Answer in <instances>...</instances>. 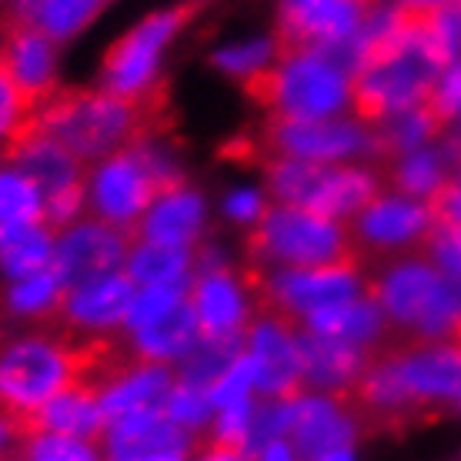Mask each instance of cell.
Listing matches in <instances>:
<instances>
[{
  "label": "cell",
  "instance_id": "6da1fadb",
  "mask_svg": "<svg viewBox=\"0 0 461 461\" xmlns=\"http://www.w3.org/2000/svg\"><path fill=\"white\" fill-rule=\"evenodd\" d=\"M251 265L271 267L285 265L288 271H321V267H345L361 271L365 258L338 221L318 218L301 208H265L248 234Z\"/></svg>",
  "mask_w": 461,
  "mask_h": 461
},
{
  "label": "cell",
  "instance_id": "7a4b0ae2",
  "mask_svg": "<svg viewBox=\"0 0 461 461\" xmlns=\"http://www.w3.org/2000/svg\"><path fill=\"white\" fill-rule=\"evenodd\" d=\"M74 384L68 345L58 331L17 338L0 348V411L17 421L23 445L34 438V415Z\"/></svg>",
  "mask_w": 461,
  "mask_h": 461
},
{
  "label": "cell",
  "instance_id": "3957f363",
  "mask_svg": "<svg viewBox=\"0 0 461 461\" xmlns=\"http://www.w3.org/2000/svg\"><path fill=\"white\" fill-rule=\"evenodd\" d=\"M244 94L267 117H291V121H328L345 104V74L324 64L321 58L271 60L267 68L254 70L241 81Z\"/></svg>",
  "mask_w": 461,
  "mask_h": 461
},
{
  "label": "cell",
  "instance_id": "277c9868",
  "mask_svg": "<svg viewBox=\"0 0 461 461\" xmlns=\"http://www.w3.org/2000/svg\"><path fill=\"white\" fill-rule=\"evenodd\" d=\"M368 355H378L392 365L394 378L415 408L425 404L461 408V341H418L408 331L392 335L388 328V335L368 348Z\"/></svg>",
  "mask_w": 461,
  "mask_h": 461
},
{
  "label": "cell",
  "instance_id": "5b68a950",
  "mask_svg": "<svg viewBox=\"0 0 461 461\" xmlns=\"http://www.w3.org/2000/svg\"><path fill=\"white\" fill-rule=\"evenodd\" d=\"M265 154V167L275 158H298V161L335 164L355 154H375L381 161L378 134L371 127H357L351 121H291V117H267V124L254 134Z\"/></svg>",
  "mask_w": 461,
  "mask_h": 461
},
{
  "label": "cell",
  "instance_id": "8992f818",
  "mask_svg": "<svg viewBox=\"0 0 461 461\" xmlns=\"http://www.w3.org/2000/svg\"><path fill=\"white\" fill-rule=\"evenodd\" d=\"M208 0H187L171 11L150 14L148 21L138 23L134 31H127L101 64V87L111 94H134L154 81V70L161 60V50L167 47L181 27L194 17Z\"/></svg>",
  "mask_w": 461,
  "mask_h": 461
},
{
  "label": "cell",
  "instance_id": "52a82bcc",
  "mask_svg": "<svg viewBox=\"0 0 461 461\" xmlns=\"http://www.w3.org/2000/svg\"><path fill=\"white\" fill-rule=\"evenodd\" d=\"M91 204L97 218L111 228L124 230L131 244H138V228L144 214L158 204V191L144 174L134 150H117L91 171Z\"/></svg>",
  "mask_w": 461,
  "mask_h": 461
},
{
  "label": "cell",
  "instance_id": "ba28073f",
  "mask_svg": "<svg viewBox=\"0 0 461 461\" xmlns=\"http://www.w3.org/2000/svg\"><path fill=\"white\" fill-rule=\"evenodd\" d=\"M438 221L431 214L425 201L402 194H384L378 197L371 208H365L351 221V241L357 244V251L365 258V251H371L375 258H392L398 251H411L421 248L425 238L431 234Z\"/></svg>",
  "mask_w": 461,
  "mask_h": 461
},
{
  "label": "cell",
  "instance_id": "9c48e42d",
  "mask_svg": "<svg viewBox=\"0 0 461 461\" xmlns=\"http://www.w3.org/2000/svg\"><path fill=\"white\" fill-rule=\"evenodd\" d=\"M441 281H445V275L428 261L425 254H408L402 261L388 265L384 271H378L375 277H368L365 294L371 301H378V308L394 328L411 335L431 308Z\"/></svg>",
  "mask_w": 461,
  "mask_h": 461
},
{
  "label": "cell",
  "instance_id": "30bf717a",
  "mask_svg": "<svg viewBox=\"0 0 461 461\" xmlns=\"http://www.w3.org/2000/svg\"><path fill=\"white\" fill-rule=\"evenodd\" d=\"M124 230L111 228L104 221H91V224H77L68 228L64 238L54 244V275L68 291L91 285L97 277L114 275L117 265L127 254Z\"/></svg>",
  "mask_w": 461,
  "mask_h": 461
},
{
  "label": "cell",
  "instance_id": "8fae6325",
  "mask_svg": "<svg viewBox=\"0 0 461 461\" xmlns=\"http://www.w3.org/2000/svg\"><path fill=\"white\" fill-rule=\"evenodd\" d=\"M301 357V375H304V388H318V392L348 394L357 384V378L368 368V348L341 341V338L318 335L312 328H304L294 335Z\"/></svg>",
  "mask_w": 461,
  "mask_h": 461
},
{
  "label": "cell",
  "instance_id": "7c38bea8",
  "mask_svg": "<svg viewBox=\"0 0 461 461\" xmlns=\"http://www.w3.org/2000/svg\"><path fill=\"white\" fill-rule=\"evenodd\" d=\"M288 438L301 458L314 461L328 451L351 448V441L357 438V418L338 398L301 394L294 398V421Z\"/></svg>",
  "mask_w": 461,
  "mask_h": 461
},
{
  "label": "cell",
  "instance_id": "4fadbf2b",
  "mask_svg": "<svg viewBox=\"0 0 461 461\" xmlns=\"http://www.w3.org/2000/svg\"><path fill=\"white\" fill-rule=\"evenodd\" d=\"M138 298L134 281L124 271H114L107 277H97L91 285L68 291L60 308L58 328H84V331H107L114 324L127 321L131 304ZM54 328V331H58Z\"/></svg>",
  "mask_w": 461,
  "mask_h": 461
},
{
  "label": "cell",
  "instance_id": "5bb4252c",
  "mask_svg": "<svg viewBox=\"0 0 461 461\" xmlns=\"http://www.w3.org/2000/svg\"><path fill=\"white\" fill-rule=\"evenodd\" d=\"M251 355L258 361V384L254 392L265 398L294 402L304 392V375H301V357L294 335L285 331L275 321H261L251 328Z\"/></svg>",
  "mask_w": 461,
  "mask_h": 461
},
{
  "label": "cell",
  "instance_id": "9a60e30c",
  "mask_svg": "<svg viewBox=\"0 0 461 461\" xmlns=\"http://www.w3.org/2000/svg\"><path fill=\"white\" fill-rule=\"evenodd\" d=\"M0 161L7 164V167H14L17 174H23V177H31L41 187L44 201L74 185L91 181V171H94L91 164L77 161L70 150H64L58 140L44 138V134L21 140L14 148H4L0 150Z\"/></svg>",
  "mask_w": 461,
  "mask_h": 461
},
{
  "label": "cell",
  "instance_id": "2e32d148",
  "mask_svg": "<svg viewBox=\"0 0 461 461\" xmlns=\"http://www.w3.org/2000/svg\"><path fill=\"white\" fill-rule=\"evenodd\" d=\"M384 174L365 171V167H338L331 164L328 177L321 181L314 201L304 211H312L318 218L345 221L357 218L365 208H371L378 197H384Z\"/></svg>",
  "mask_w": 461,
  "mask_h": 461
},
{
  "label": "cell",
  "instance_id": "e0dca14e",
  "mask_svg": "<svg viewBox=\"0 0 461 461\" xmlns=\"http://www.w3.org/2000/svg\"><path fill=\"white\" fill-rule=\"evenodd\" d=\"M148 451H191V435L164 411H138L107 425V461Z\"/></svg>",
  "mask_w": 461,
  "mask_h": 461
},
{
  "label": "cell",
  "instance_id": "ac0fdd59",
  "mask_svg": "<svg viewBox=\"0 0 461 461\" xmlns=\"http://www.w3.org/2000/svg\"><path fill=\"white\" fill-rule=\"evenodd\" d=\"M187 298L194 304L201 335H234V331H248L251 324L244 318V298L238 281L228 267L221 271H204L197 277Z\"/></svg>",
  "mask_w": 461,
  "mask_h": 461
},
{
  "label": "cell",
  "instance_id": "d6986e66",
  "mask_svg": "<svg viewBox=\"0 0 461 461\" xmlns=\"http://www.w3.org/2000/svg\"><path fill=\"white\" fill-rule=\"evenodd\" d=\"M37 435H68V438L97 441L107 435V418L101 398L87 388H68L34 415Z\"/></svg>",
  "mask_w": 461,
  "mask_h": 461
},
{
  "label": "cell",
  "instance_id": "ffe728a7",
  "mask_svg": "<svg viewBox=\"0 0 461 461\" xmlns=\"http://www.w3.org/2000/svg\"><path fill=\"white\" fill-rule=\"evenodd\" d=\"M174 388V375L167 365L140 361L124 381H117L111 392L101 394V411L107 425L117 418L138 415V411H164V402Z\"/></svg>",
  "mask_w": 461,
  "mask_h": 461
},
{
  "label": "cell",
  "instance_id": "44dd1931",
  "mask_svg": "<svg viewBox=\"0 0 461 461\" xmlns=\"http://www.w3.org/2000/svg\"><path fill=\"white\" fill-rule=\"evenodd\" d=\"M308 328L318 335L341 338L351 345L375 348L381 338L388 335L392 321L384 318V312L378 308V301H371L368 294L357 301H345V304H331V308H318L308 314Z\"/></svg>",
  "mask_w": 461,
  "mask_h": 461
},
{
  "label": "cell",
  "instance_id": "7402d4cb",
  "mask_svg": "<svg viewBox=\"0 0 461 461\" xmlns=\"http://www.w3.org/2000/svg\"><path fill=\"white\" fill-rule=\"evenodd\" d=\"M197 338H201V324H197L191 298H185L174 312L134 331V351H138L140 361L164 365L171 357H185L194 348Z\"/></svg>",
  "mask_w": 461,
  "mask_h": 461
},
{
  "label": "cell",
  "instance_id": "603a6c76",
  "mask_svg": "<svg viewBox=\"0 0 461 461\" xmlns=\"http://www.w3.org/2000/svg\"><path fill=\"white\" fill-rule=\"evenodd\" d=\"M248 348H251V328L234 331V335H201L194 348L181 357V384L211 394V388L228 375L230 365Z\"/></svg>",
  "mask_w": 461,
  "mask_h": 461
},
{
  "label": "cell",
  "instance_id": "cb8c5ba5",
  "mask_svg": "<svg viewBox=\"0 0 461 461\" xmlns=\"http://www.w3.org/2000/svg\"><path fill=\"white\" fill-rule=\"evenodd\" d=\"M204 221V204L201 197L191 191H177V194L161 197L154 208L144 214L138 228L140 241H158V244H191L201 230Z\"/></svg>",
  "mask_w": 461,
  "mask_h": 461
},
{
  "label": "cell",
  "instance_id": "d4e9b609",
  "mask_svg": "<svg viewBox=\"0 0 461 461\" xmlns=\"http://www.w3.org/2000/svg\"><path fill=\"white\" fill-rule=\"evenodd\" d=\"M54 265V234L44 224H0V267L23 281Z\"/></svg>",
  "mask_w": 461,
  "mask_h": 461
},
{
  "label": "cell",
  "instance_id": "484cf974",
  "mask_svg": "<svg viewBox=\"0 0 461 461\" xmlns=\"http://www.w3.org/2000/svg\"><path fill=\"white\" fill-rule=\"evenodd\" d=\"M267 171V187L271 194L285 204V208H308L318 194L321 181L328 177L331 164L318 161H298V158H275L265 164Z\"/></svg>",
  "mask_w": 461,
  "mask_h": 461
},
{
  "label": "cell",
  "instance_id": "4316f807",
  "mask_svg": "<svg viewBox=\"0 0 461 461\" xmlns=\"http://www.w3.org/2000/svg\"><path fill=\"white\" fill-rule=\"evenodd\" d=\"M187 271H191V251L185 244L140 241L127 258V275L134 285H144V288L181 281L187 277Z\"/></svg>",
  "mask_w": 461,
  "mask_h": 461
},
{
  "label": "cell",
  "instance_id": "83f0119b",
  "mask_svg": "<svg viewBox=\"0 0 461 461\" xmlns=\"http://www.w3.org/2000/svg\"><path fill=\"white\" fill-rule=\"evenodd\" d=\"M0 224H44V194L31 177L0 171Z\"/></svg>",
  "mask_w": 461,
  "mask_h": 461
},
{
  "label": "cell",
  "instance_id": "f1b7e54d",
  "mask_svg": "<svg viewBox=\"0 0 461 461\" xmlns=\"http://www.w3.org/2000/svg\"><path fill=\"white\" fill-rule=\"evenodd\" d=\"M104 4L107 0H41L37 23H41V31L50 41H68L70 34H77L81 27H87V21Z\"/></svg>",
  "mask_w": 461,
  "mask_h": 461
},
{
  "label": "cell",
  "instance_id": "f546056e",
  "mask_svg": "<svg viewBox=\"0 0 461 461\" xmlns=\"http://www.w3.org/2000/svg\"><path fill=\"white\" fill-rule=\"evenodd\" d=\"M187 291H191V285H187L185 277H181V281H171V285H154V288L138 291V298L131 304V314H127L131 331H138L144 324L158 321V318H164L167 312H174V308L187 298Z\"/></svg>",
  "mask_w": 461,
  "mask_h": 461
},
{
  "label": "cell",
  "instance_id": "4dcf8cb0",
  "mask_svg": "<svg viewBox=\"0 0 461 461\" xmlns=\"http://www.w3.org/2000/svg\"><path fill=\"white\" fill-rule=\"evenodd\" d=\"M21 461H101L94 441L68 438V435H34L23 445Z\"/></svg>",
  "mask_w": 461,
  "mask_h": 461
},
{
  "label": "cell",
  "instance_id": "1f68e13d",
  "mask_svg": "<svg viewBox=\"0 0 461 461\" xmlns=\"http://www.w3.org/2000/svg\"><path fill=\"white\" fill-rule=\"evenodd\" d=\"M164 415L171 418L177 428L194 431V428L208 425V418L214 415V404H211L208 392H197V388L177 384V388H171L167 402H164Z\"/></svg>",
  "mask_w": 461,
  "mask_h": 461
},
{
  "label": "cell",
  "instance_id": "d6a6232c",
  "mask_svg": "<svg viewBox=\"0 0 461 461\" xmlns=\"http://www.w3.org/2000/svg\"><path fill=\"white\" fill-rule=\"evenodd\" d=\"M254 384H258V361H254L251 348H248V351L230 365L228 375L211 388V404H214V411H218V408H228V404L244 402V398H251Z\"/></svg>",
  "mask_w": 461,
  "mask_h": 461
},
{
  "label": "cell",
  "instance_id": "836d02e7",
  "mask_svg": "<svg viewBox=\"0 0 461 461\" xmlns=\"http://www.w3.org/2000/svg\"><path fill=\"white\" fill-rule=\"evenodd\" d=\"M421 251L441 275L461 281V224H441L438 221L421 244Z\"/></svg>",
  "mask_w": 461,
  "mask_h": 461
},
{
  "label": "cell",
  "instance_id": "e575fe53",
  "mask_svg": "<svg viewBox=\"0 0 461 461\" xmlns=\"http://www.w3.org/2000/svg\"><path fill=\"white\" fill-rule=\"evenodd\" d=\"M275 60V41H251V44H241V47H228V50H221L214 64H218L224 74L230 77H248L254 70L267 68Z\"/></svg>",
  "mask_w": 461,
  "mask_h": 461
},
{
  "label": "cell",
  "instance_id": "d590c367",
  "mask_svg": "<svg viewBox=\"0 0 461 461\" xmlns=\"http://www.w3.org/2000/svg\"><path fill=\"white\" fill-rule=\"evenodd\" d=\"M428 208H431L435 221H441V224H461V167L455 171L448 185L428 201Z\"/></svg>",
  "mask_w": 461,
  "mask_h": 461
},
{
  "label": "cell",
  "instance_id": "8d00e7d4",
  "mask_svg": "<svg viewBox=\"0 0 461 461\" xmlns=\"http://www.w3.org/2000/svg\"><path fill=\"white\" fill-rule=\"evenodd\" d=\"M265 197L258 194V191H238V194L228 197V211L241 221H258L265 214Z\"/></svg>",
  "mask_w": 461,
  "mask_h": 461
},
{
  "label": "cell",
  "instance_id": "74e56055",
  "mask_svg": "<svg viewBox=\"0 0 461 461\" xmlns=\"http://www.w3.org/2000/svg\"><path fill=\"white\" fill-rule=\"evenodd\" d=\"M197 461H251L238 445H221V441H208L204 451L197 455Z\"/></svg>",
  "mask_w": 461,
  "mask_h": 461
},
{
  "label": "cell",
  "instance_id": "f35d334b",
  "mask_svg": "<svg viewBox=\"0 0 461 461\" xmlns=\"http://www.w3.org/2000/svg\"><path fill=\"white\" fill-rule=\"evenodd\" d=\"M254 461H298V451H294V445H288V441H271L267 448H261L258 455H254Z\"/></svg>",
  "mask_w": 461,
  "mask_h": 461
},
{
  "label": "cell",
  "instance_id": "ab89813d",
  "mask_svg": "<svg viewBox=\"0 0 461 461\" xmlns=\"http://www.w3.org/2000/svg\"><path fill=\"white\" fill-rule=\"evenodd\" d=\"M11 121H14V91H11V84L0 77V140L7 134Z\"/></svg>",
  "mask_w": 461,
  "mask_h": 461
},
{
  "label": "cell",
  "instance_id": "60d3db41",
  "mask_svg": "<svg viewBox=\"0 0 461 461\" xmlns=\"http://www.w3.org/2000/svg\"><path fill=\"white\" fill-rule=\"evenodd\" d=\"M111 461H187V451H148V455H131V458Z\"/></svg>",
  "mask_w": 461,
  "mask_h": 461
},
{
  "label": "cell",
  "instance_id": "b9f144b4",
  "mask_svg": "<svg viewBox=\"0 0 461 461\" xmlns=\"http://www.w3.org/2000/svg\"><path fill=\"white\" fill-rule=\"evenodd\" d=\"M398 7H408V11H435L441 4H448V0H392Z\"/></svg>",
  "mask_w": 461,
  "mask_h": 461
},
{
  "label": "cell",
  "instance_id": "7bdbcfd3",
  "mask_svg": "<svg viewBox=\"0 0 461 461\" xmlns=\"http://www.w3.org/2000/svg\"><path fill=\"white\" fill-rule=\"evenodd\" d=\"M314 461H355V455H351V448H341V451H328V455H321V458Z\"/></svg>",
  "mask_w": 461,
  "mask_h": 461
}]
</instances>
